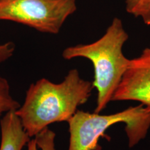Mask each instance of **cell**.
<instances>
[{
    "label": "cell",
    "mask_w": 150,
    "mask_h": 150,
    "mask_svg": "<svg viewBox=\"0 0 150 150\" xmlns=\"http://www.w3.org/2000/svg\"><path fill=\"white\" fill-rule=\"evenodd\" d=\"M129 34L122 20L113 18L100 38L89 44L70 46L63 50V59L85 58L93 63V85L97 91L95 112L100 113L112 102L115 92L128 68L130 59L123 54V47Z\"/></svg>",
    "instance_id": "2"
},
{
    "label": "cell",
    "mask_w": 150,
    "mask_h": 150,
    "mask_svg": "<svg viewBox=\"0 0 150 150\" xmlns=\"http://www.w3.org/2000/svg\"><path fill=\"white\" fill-rule=\"evenodd\" d=\"M16 51V45L13 42H8L0 44V64L5 63L10 59Z\"/></svg>",
    "instance_id": "10"
},
{
    "label": "cell",
    "mask_w": 150,
    "mask_h": 150,
    "mask_svg": "<svg viewBox=\"0 0 150 150\" xmlns=\"http://www.w3.org/2000/svg\"><path fill=\"white\" fill-rule=\"evenodd\" d=\"M56 134L50 129L44 130L31 138L27 143V150H56Z\"/></svg>",
    "instance_id": "8"
},
{
    "label": "cell",
    "mask_w": 150,
    "mask_h": 150,
    "mask_svg": "<svg viewBox=\"0 0 150 150\" xmlns=\"http://www.w3.org/2000/svg\"><path fill=\"white\" fill-rule=\"evenodd\" d=\"M137 101L150 108V47L130 59L112 102Z\"/></svg>",
    "instance_id": "5"
},
{
    "label": "cell",
    "mask_w": 150,
    "mask_h": 150,
    "mask_svg": "<svg viewBox=\"0 0 150 150\" xmlns=\"http://www.w3.org/2000/svg\"><path fill=\"white\" fill-rule=\"evenodd\" d=\"M20 106L11 93V86L6 79L0 76V118L7 112L16 111Z\"/></svg>",
    "instance_id": "7"
},
{
    "label": "cell",
    "mask_w": 150,
    "mask_h": 150,
    "mask_svg": "<svg viewBox=\"0 0 150 150\" xmlns=\"http://www.w3.org/2000/svg\"><path fill=\"white\" fill-rule=\"evenodd\" d=\"M76 8V0H0V20L57 34Z\"/></svg>",
    "instance_id": "4"
},
{
    "label": "cell",
    "mask_w": 150,
    "mask_h": 150,
    "mask_svg": "<svg viewBox=\"0 0 150 150\" xmlns=\"http://www.w3.org/2000/svg\"><path fill=\"white\" fill-rule=\"evenodd\" d=\"M126 11L135 18H140L150 25V0H126Z\"/></svg>",
    "instance_id": "9"
},
{
    "label": "cell",
    "mask_w": 150,
    "mask_h": 150,
    "mask_svg": "<svg viewBox=\"0 0 150 150\" xmlns=\"http://www.w3.org/2000/svg\"><path fill=\"white\" fill-rule=\"evenodd\" d=\"M93 81L81 77L77 69L69 71L61 83L45 78L31 84L22 106L16 111L30 138L52 124L68 122L91 96Z\"/></svg>",
    "instance_id": "1"
},
{
    "label": "cell",
    "mask_w": 150,
    "mask_h": 150,
    "mask_svg": "<svg viewBox=\"0 0 150 150\" xmlns=\"http://www.w3.org/2000/svg\"><path fill=\"white\" fill-rule=\"evenodd\" d=\"M67 123L70 133L68 150H101L99 138L117 123L125 124L129 147L132 148L147 136L150 128V108L140 104L110 115L78 110Z\"/></svg>",
    "instance_id": "3"
},
{
    "label": "cell",
    "mask_w": 150,
    "mask_h": 150,
    "mask_svg": "<svg viewBox=\"0 0 150 150\" xmlns=\"http://www.w3.org/2000/svg\"><path fill=\"white\" fill-rule=\"evenodd\" d=\"M0 150H22L30 138L15 111L6 113L0 120Z\"/></svg>",
    "instance_id": "6"
}]
</instances>
